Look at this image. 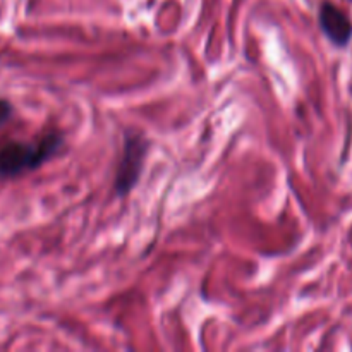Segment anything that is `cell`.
Segmentation results:
<instances>
[{"mask_svg":"<svg viewBox=\"0 0 352 352\" xmlns=\"http://www.w3.org/2000/svg\"><path fill=\"white\" fill-rule=\"evenodd\" d=\"M318 23L330 43L339 48L349 45L352 38V23L349 16L340 7H337L336 3L330 2V0L322 2L318 12Z\"/></svg>","mask_w":352,"mask_h":352,"instance_id":"obj_3","label":"cell"},{"mask_svg":"<svg viewBox=\"0 0 352 352\" xmlns=\"http://www.w3.org/2000/svg\"><path fill=\"white\" fill-rule=\"evenodd\" d=\"M150 151V141L140 131H126L124 133L122 157L117 168L113 191L119 198L129 195L140 182L144 168V160Z\"/></svg>","mask_w":352,"mask_h":352,"instance_id":"obj_2","label":"cell"},{"mask_svg":"<svg viewBox=\"0 0 352 352\" xmlns=\"http://www.w3.org/2000/svg\"><path fill=\"white\" fill-rule=\"evenodd\" d=\"M12 113H14L12 103L6 98H0V127H2L10 117H12Z\"/></svg>","mask_w":352,"mask_h":352,"instance_id":"obj_4","label":"cell"},{"mask_svg":"<svg viewBox=\"0 0 352 352\" xmlns=\"http://www.w3.org/2000/svg\"><path fill=\"white\" fill-rule=\"evenodd\" d=\"M64 146V134L48 133L34 143L7 141L0 144V179H10L36 170Z\"/></svg>","mask_w":352,"mask_h":352,"instance_id":"obj_1","label":"cell"}]
</instances>
